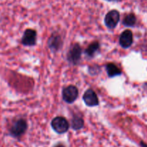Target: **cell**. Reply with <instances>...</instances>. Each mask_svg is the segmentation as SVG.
<instances>
[{"instance_id":"1","label":"cell","mask_w":147,"mask_h":147,"mask_svg":"<svg viewBox=\"0 0 147 147\" xmlns=\"http://www.w3.org/2000/svg\"><path fill=\"white\" fill-rule=\"evenodd\" d=\"M27 121L24 119H17L14 120L9 127V134L14 139H20L27 131Z\"/></svg>"},{"instance_id":"2","label":"cell","mask_w":147,"mask_h":147,"mask_svg":"<svg viewBox=\"0 0 147 147\" xmlns=\"http://www.w3.org/2000/svg\"><path fill=\"white\" fill-rule=\"evenodd\" d=\"M52 129L57 134H63L68 131L70 124L65 118L63 116H57L52 120Z\"/></svg>"},{"instance_id":"3","label":"cell","mask_w":147,"mask_h":147,"mask_svg":"<svg viewBox=\"0 0 147 147\" xmlns=\"http://www.w3.org/2000/svg\"><path fill=\"white\" fill-rule=\"evenodd\" d=\"M82 48L80 45L78 43L73 45L70 47L67 54V60L70 64L76 65L79 63L81 59Z\"/></svg>"},{"instance_id":"4","label":"cell","mask_w":147,"mask_h":147,"mask_svg":"<svg viewBox=\"0 0 147 147\" xmlns=\"http://www.w3.org/2000/svg\"><path fill=\"white\" fill-rule=\"evenodd\" d=\"M120 20V13L118 10L112 9L107 12L104 18V23L106 27L113 30L116 27Z\"/></svg>"},{"instance_id":"5","label":"cell","mask_w":147,"mask_h":147,"mask_svg":"<svg viewBox=\"0 0 147 147\" xmlns=\"http://www.w3.org/2000/svg\"><path fill=\"white\" fill-rule=\"evenodd\" d=\"M63 99L65 103H73L78 97V89L75 86H68L65 87L62 92Z\"/></svg>"},{"instance_id":"6","label":"cell","mask_w":147,"mask_h":147,"mask_svg":"<svg viewBox=\"0 0 147 147\" xmlns=\"http://www.w3.org/2000/svg\"><path fill=\"white\" fill-rule=\"evenodd\" d=\"M83 100L85 104L88 107L98 106L99 100L96 92L92 89H88L83 96Z\"/></svg>"},{"instance_id":"7","label":"cell","mask_w":147,"mask_h":147,"mask_svg":"<svg viewBox=\"0 0 147 147\" xmlns=\"http://www.w3.org/2000/svg\"><path fill=\"white\" fill-rule=\"evenodd\" d=\"M21 42L24 46H34L37 42V32L32 29H27L23 34Z\"/></svg>"},{"instance_id":"8","label":"cell","mask_w":147,"mask_h":147,"mask_svg":"<svg viewBox=\"0 0 147 147\" xmlns=\"http://www.w3.org/2000/svg\"><path fill=\"white\" fill-rule=\"evenodd\" d=\"M63 44L61 36L56 33L52 34L47 41V45L52 52H57L60 50L63 46Z\"/></svg>"},{"instance_id":"9","label":"cell","mask_w":147,"mask_h":147,"mask_svg":"<svg viewBox=\"0 0 147 147\" xmlns=\"http://www.w3.org/2000/svg\"><path fill=\"white\" fill-rule=\"evenodd\" d=\"M133 33L129 30H124L119 37V44L124 49L129 48L133 44Z\"/></svg>"},{"instance_id":"10","label":"cell","mask_w":147,"mask_h":147,"mask_svg":"<svg viewBox=\"0 0 147 147\" xmlns=\"http://www.w3.org/2000/svg\"><path fill=\"white\" fill-rule=\"evenodd\" d=\"M106 70L109 78H114L116 76H121L122 73L121 70L114 63H108V64H106Z\"/></svg>"},{"instance_id":"11","label":"cell","mask_w":147,"mask_h":147,"mask_svg":"<svg viewBox=\"0 0 147 147\" xmlns=\"http://www.w3.org/2000/svg\"><path fill=\"white\" fill-rule=\"evenodd\" d=\"M100 50V43L98 41H95L89 45L88 47L85 50V54L89 57H93Z\"/></svg>"},{"instance_id":"12","label":"cell","mask_w":147,"mask_h":147,"mask_svg":"<svg viewBox=\"0 0 147 147\" xmlns=\"http://www.w3.org/2000/svg\"><path fill=\"white\" fill-rule=\"evenodd\" d=\"M136 23V17L134 13H129L126 14L123 19L122 24L127 27H134Z\"/></svg>"},{"instance_id":"13","label":"cell","mask_w":147,"mask_h":147,"mask_svg":"<svg viewBox=\"0 0 147 147\" xmlns=\"http://www.w3.org/2000/svg\"><path fill=\"white\" fill-rule=\"evenodd\" d=\"M84 126V121L83 118L78 116H74L71 120L72 129L76 131L80 130Z\"/></svg>"},{"instance_id":"14","label":"cell","mask_w":147,"mask_h":147,"mask_svg":"<svg viewBox=\"0 0 147 147\" xmlns=\"http://www.w3.org/2000/svg\"><path fill=\"white\" fill-rule=\"evenodd\" d=\"M140 144H141V146H142V147H147L146 144H145L144 142H141Z\"/></svg>"},{"instance_id":"15","label":"cell","mask_w":147,"mask_h":147,"mask_svg":"<svg viewBox=\"0 0 147 147\" xmlns=\"http://www.w3.org/2000/svg\"><path fill=\"white\" fill-rule=\"evenodd\" d=\"M54 147H65V146L63 144H58L55 145Z\"/></svg>"},{"instance_id":"16","label":"cell","mask_w":147,"mask_h":147,"mask_svg":"<svg viewBox=\"0 0 147 147\" xmlns=\"http://www.w3.org/2000/svg\"><path fill=\"white\" fill-rule=\"evenodd\" d=\"M105 1H120L121 0H105Z\"/></svg>"}]
</instances>
